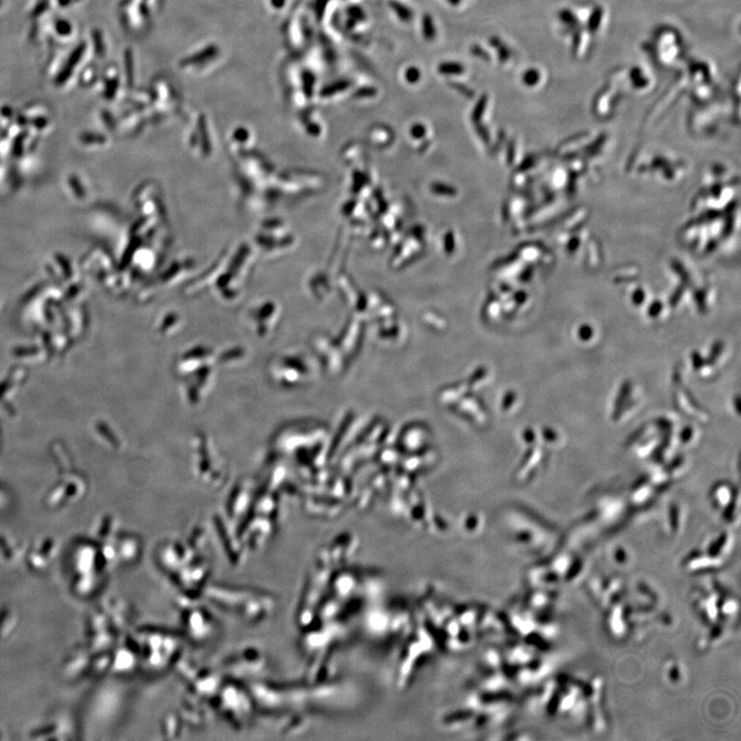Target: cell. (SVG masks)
<instances>
[{"instance_id":"cell-1","label":"cell","mask_w":741,"mask_h":741,"mask_svg":"<svg viewBox=\"0 0 741 741\" xmlns=\"http://www.w3.org/2000/svg\"><path fill=\"white\" fill-rule=\"evenodd\" d=\"M215 52H217V49L213 48V47L212 48L207 49L205 52H202L200 53V54H196L195 55V56H193L192 58H191V60H189L188 63L189 64H190V63H197L201 62V61L207 60V59H208L207 58V57L212 56V55L215 54Z\"/></svg>"}]
</instances>
